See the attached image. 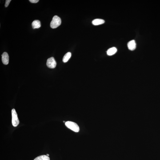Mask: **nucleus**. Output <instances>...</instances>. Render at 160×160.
I'll return each instance as SVG.
<instances>
[{"label": "nucleus", "instance_id": "1", "mask_svg": "<svg viewBox=\"0 0 160 160\" xmlns=\"http://www.w3.org/2000/svg\"><path fill=\"white\" fill-rule=\"evenodd\" d=\"M65 125L66 127L74 132H78L79 131V127L76 123L71 121H67L65 123Z\"/></svg>", "mask_w": 160, "mask_h": 160}, {"label": "nucleus", "instance_id": "2", "mask_svg": "<svg viewBox=\"0 0 160 160\" xmlns=\"http://www.w3.org/2000/svg\"><path fill=\"white\" fill-rule=\"evenodd\" d=\"M60 18L57 16H54L50 23V26L53 29H55L60 26L61 24Z\"/></svg>", "mask_w": 160, "mask_h": 160}, {"label": "nucleus", "instance_id": "3", "mask_svg": "<svg viewBox=\"0 0 160 160\" xmlns=\"http://www.w3.org/2000/svg\"><path fill=\"white\" fill-rule=\"evenodd\" d=\"M12 116V124L14 127H17L19 123V120L18 117V115L15 109H13L11 111Z\"/></svg>", "mask_w": 160, "mask_h": 160}, {"label": "nucleus", "instance_id": "4", "mask_svg": "<svg viewBox=\"0 0 160 160\" xmlns=\"http://www.w3.org/2000/svg\"><path fill=\"white\" fill-rule=\"evenodd\" d=\"M46 64L48 67L50 69H53L56 67V63L54 58L51 57L47 60Z\"/></svg>", "mask_w": 160, "mask_h": 160}, {"label": "nucleus", "instance_id": "5", "mask_svg": "<svg viewBox=\"0 0 160 160\" xmlns=\"http://www.w3.org/2000/svg\"><path fill=\"white\" fill-rule=\"evenodd\" d=\"M2 61L4 64L7 65L9 63V57L8 53L5 52L2 55Z\"/></svg>", "mask_w": 160, "mask_h": 160}, {"label": "nucleus", "instance_id": "6", "mask_svg": "<svg viewBox=\"0 0 160 160\" xmlns=\"http://www.w3.org/2000/svg\"><path fill=\"white\" fill-rule=\"evenodd\" d=\"M128 47L130 50L133 51L135 50L136 48V43L135 40H133L129 41L128 43Z\"/></svg>", "mask_w": 160, "mask_h": 160}, {"label": "nucleus", "instance_id": "7", "mask_svg": "<svg viewBox=\"0 0 160 160\" xmlns=\"http://www.w3.org/2000/svg\"><path fill=\"white\" fill-rule=\"evenodd\" d=\"M32 27L33 29H38L41 26L40 22L38 20H35L32 23Z\"/></svg>", "mask_w": 160, "mask_h": 160}, {"label": "nucleus", "instance_id": "8", "mask_svg": "<svg viewBox=\"0 0 160 160\" xmlns=\"http://www.w3.org/2000/svg\"><path fill=\"white\" fill-rule=\"evenodd\" d=\"M117 50L116 48L115 47L110 48L107 51V53L108 55L111 56L113 55L117 52Z\"/></svg>", "mask_w": 160, "mask_h": 160}, {"label": "nucleus", "instance_id": "9", "mask_svg": "<svg viewBox=\"0 0 160 160\" xmlns=\"http://www.w3.org/2000/svg\"><path fill=\"white\" fill-rule=\"evenodd\" d=\"M105 21L104 20L101 19H96L93 20L92 23L94 25H98L102 24L104 23Z\"/></svg>", "mask_w": 160, "mask_h": 160}, {"label": "nucleus", "instance_id": "10", "mask_svg": "<svg viewBox=\"0 0 160 160\" xmlns=\"http://www.w3.org/2000/svg\"><path fill=\"white\" fill-rule=\"evenodd\" d=\"M71 53L69 52L67 53L64 56L63 59V61L64 63H66L67 62L71 56Z\"/></svg>", "mask_w": 160, "mask_h": 160}, {"label": "nucleus", "instance_id": "11", "mask_svg": "<svg viewBox=\"0 0 160 160\" xmlns=\"http://www.w3.org/2000/svg\"><path fill=\"white\" fill-rule=\"evenodd\" d=\"M34 160H50V159L46 155H42L37 157Z\"/></svg>", "mask_w": 160, "mask_h": 160}, {"label": "nucleus", "instance_id": "12", "mask_svg": "<svg viewBox=\"0 0 160 160\" xmlns=\"http://www.w3.org/2000/svg\"><path fill=\"white\" fill-rule=\"evenodd\" d=\"M11 1V0H6L5 1V7H8V6L9 3H10V2Z\"/></svg>", "mask_w": 160, "mask_h": 160}, {"label": "nucleus", "instance_id": "13", "mask_svg": "<svg viewBox=\"0 0 160 160\" xmlns=\"http://www.w3.org/2000/svg\"><path fill=\"white\" fill-rule=\"evenodd\" d=\"M29 1L32 3H37L39 1V0H30Z\"/></svg>", "mask_w": 160, "mask_h": 160}, {"label": "nucleus", "instance_id": "14", "mask_svg": "<svg viewBox=\"0 0 160 160\" xmlns=\"http://www.w3.org/2000/svg\"><path fill=\"white\" fill-rule=\"evenodd\" d=\"M46 155H47V156H49V154H46Z\"/></svg>", "mask_w": 160, "mask_h": 160}]
</instances>
